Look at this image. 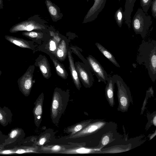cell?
Instances as JSON below:
<instances>
[{"label":"cell","instance_id":"16","mask_svg":"<svg viewBox=\"0 0 156 156\" xmlns=\"http://www.w3.org/2000/svg\"><path fill=\"white\" fill-rule=\"evenodd\" d=\"M136 0H126L124 9V21L129 28L131 27V15Z\"/></svg>","mask_w":156,"mask_h":156},{"label":"cell","instance_id":"22","mask_svg":"<svg viewBox=\"0 0 156 156\" xmlns=\"http://www.w3.org/2000/svg\"><path fill=\"white\" fill-rule=\"evenodd\" d=\"M95 44L99 51L110 62L116 66L120 67L119 65L116 61L115 57L110 51L99 43L97 42Z\"/></svg>","mask_w":156,"mask_h":156},{"label":"cell","instance_id":"36","mask_svg":"<svg viewBox=\"0 0 156 156\" xmlns=\"http://www.w3.org/2000/svg\"><path fill=\"white\" fill-rule=\"evenodd\" d=\"M156 130H155L154 133L153 134L151 135L149 137L150 140L152 138H153L154 136H155L156 135Z\"/></svg>","mask_w":156,"mask_h":156},{"label":"cell","instance_id":"5","mask_svg":"<svg viewBox=\"0 0 156 156\" xmlns=\"http://www.w3.org/2000/svg\"><path fill=\"white\" fill-rule=\"evenodd\" d=\"M35 68L34 65L30 66L25 73L17 81L19 90L26 97L30 94L34 82L33 77Z\"/></svg>","mask_w":156,"mask_h":156},{"label":"cell","instance_id":"33","mask_svg":"<svg viewBox=\"0 0 156 156\" xmlns=\"http://www.w3.org/2000/svg\"><path fill=\"white\" fill-rule=\"evenodd\" d=\"M7 136L3 135L2 132L0 130V140L2 141V140L4 142L5 140L7 138Z\"/></svg>","mask_w":156,"mask_h":156},{"label":"cell","instance_id":"27","mask_svg":"<svg viewBox=\"0 0 156 156\" xmlns=\"http://www.w3.org/2000/svg\"><path fill=\"white\" fill-rule=\"evenodd\" d=\"M152 1V0H140L141 6L145 13L147 12L151 6Z\"/></svg>","mask_w":156,"mask_h":156},{"label":"cell","instance_id":"4","mask_svg":"<svg viewBox=\"0 0 156 156\" xmlns=\"http://www.w3.org/2000/svg\"><path fill=\"white\" fill-rule=\"evenodd\" d=\"M132 24L136 34H140L144 38L151 25L152 21L150 16H147L140 8H138L133 18Z\"/></svg>","mask_w":156,"mask_h":156},{"label":"cell","instance_id":"12","mask_svg":"<svg viewBox=\"0 0 156 156\" xmlns=\"http://www.w3.org/2000/svg\"><path fill=\"white\" fill-rule=\"evenodd\" d=\"M67 56L69 63V68L71 76L76 88L80 90L81 85L78 73L75 68L73 59L72 55L71 50L68 49Z\"/></svg>","mask_w":156,"mask_h":156},{"label":"cell","instance_id":"21","mask_svg":"<svg viewBox=\"0 0 156 156\" xmlns=\"http://www.w3.org/2000/svg\"><path fill=\"white\" fill-rule=\"evenodd\" d=\"M68 49L66 41L62 39L58 44L55 53L56 57L61 61L64 60L67 55Z\"/></svg>","mask_w":156,"mask_h":156},{"label":"cell","instance_id":"8","mask_svg":"<svg viewBox=\"0 0 156 156\" xmlns=\"http://www.w3.org/2000/svg\"><path fill=\"white\" fill-rule=\"evenodd\" d=\"M105 124V122L103 121H91L80 131L74 134L70 135L69 138H76L90 135L102 128Z\"/></svg>","mask_w":156,"mask_h":156},{"label":"cell","instance_id":"24","mask_svg":"<svg viewBox=\"0 0 156 156\" xmlns=\"http://www.w3.org/2000/svg\"><path fill=\"white\" fill-rule=\"evenodd\" d=\"M114 18L116 23L119 27H121L124 19V12L121 7L115 12Z\"/></svg>","mask_w":156,"mask_h":156},{"label":"cell","instance_id":"9","mask_svg":"<svg viewBox=\"0 0 156 156\" xmlns=\"http://www.w3.org/2000/svg\"><path fill=\"white\" fill-rule=\"evenodd\" d=\"M35 65L39 67L44 78L48 79L51 76L50 67L45 56L40 55L36 59Z\"/></svg>","mask_w":156,"mask_h":156},{"label":"cell","instance_id":"2","mask_svg":"<svg viewBox=\"0 0 156 156\" xmlns=\"http://www.w3.org/2000/svg\"><path fill=\"white\" fill-rule=\"evenodd\" d=\"M69 91L61 89H55L51 109V117L52 122L57 124L63 113L64 112L69 100Z\"/></svg>","mask_w":156,"mask_h":156},{"label":"cell","instance_id":"10","mask_svg":"<svg viewBox=\"0 0 156 156\" xmlns=\"http://www.w3.org/2000/svg\"><path fill=\"white\" fill-rule=\"evenodd\" d=\"M25 136V133L22 129L18 128L13 129L9 134L3 146L18 143L22 140Z\"/></svg>","mask_w":156,"mask_h":156},{"label":"cell","instance_id":"13","mask_svg":"<svg viewBox=\"0 0 156 156\" xmlns=\"http://www.w3.org/2000/svg\"><path fill=\"white\" fill-rule=\"evenodd\" d=\"M105 88V95L109 105L111 107L115 105L114 96L115 81L112 77L108 76Z\"/></svg>","mask_w":156,"mask_h":156},{"label":"cell","instance_id":"37","mask_svg":"<svg viewBox=\"0 0 156 156\" xmlns=\"http://www.w3.org/2000/svg\"><path fill=\"white\" fill-rule=\"evenodd\" d=\"M2 73V71L0 70V76L1 75Z\"/></svg>","mask_w":156,"mask_h":156},{"label":"cell","instance_id":"7","mask_svg":"<svg viewBox=\"0 0 156 156\" xmlns=\"http://www.w3.org/2000/svg\"><path fill=\"white\" fill-rule=\"evenodd\" d=\"M89 67L99 81L106 83L108 78L107 73L99 62L94 57L89 55L87 57Z\"/></svg>","mask_w":156,"mask_h":156},{"label":"cell","instance_id":"34","mask_svg":"<svg viewBox=\"0 0 156 156\" xmlns=\"http://www.w3.org/2000/svg\"><path fill=\"white\" fill-rule=\"evenodd\" d=\"M152 122L153 125L155 126H156V116L155 114L154 115L152 119Z\"/></svg>","mask_w":156,"mask_h":156},{"label":"cell","instance_id":"18","mask_svg":"<svg viewBox=\"0 0 156 156\" xmlns=\"http://www.w3.org/2000/svg\"><path fill=\"white\" fill-rule=\"evenodd\" d=\"M12 114L10 110L4 106L3 108L0 107V123L5 126L10 124L12 120Z\"/></svg>","mask_w":156,"mask_h":156},{"label":"cell","instance_id":"28","mask_svg":"<svg viewBox=\"0 0 156 156\" xmlns=\"http://www.w3.org/2000/svg\"><path fill=\"white\" fill-rule=\"evenodd\" d=\"M48 134H44L36 142V144L42 146L48 141L49 137Z\"/></svg>","mask_w":156,"mask_h":156},{"label":"cell","instance_id":"17","mask_svg":"<svg viewBox=\"0 0 156 156\" xmlns=\"http://www.w3.org/2000/svg\"><path fill=\"white\" fill-rule=\"evenodd\" d=\"M99 148H89L78 147L71 149H66L59 153L63 154H87L97 153L100 151Z\"/></svg>","mask_w":156,"mask_h":156},{"label":"cell","instance_id":"6","mask_svg":"<svg viewBox=\"0 0 156 156\" xmlns=\"http://www.w3.org/2000/svg\"><path fill=\"white\" fill-rule=\"evenodd\" d=\"M78 75L83 86L90 88L93 83L94 79L90 67L87 65L79 61L74 63Z\"/></svg>","mask_w":156,"mask_h":156},{"label":"cell","instance_id":"19","mask_svg":"<svg viewBox=\"0 0 156 156\" xmlns=\"http://www.w3.org/2000/svg\"><path fill=\"white\" fill-rule=\"evenodd\" d=\"M92 121V119H88L76 123L65 129L64 131L70 135L74 134L82 130Z\"/></svg>","mask_w":156,"mask_h":156},{"label":"cell","instance_id":"32","mask_svg":"<svg viewBox=\"0 0 156 156\" xmlns=\"http://www.w3.org/2000/svg\"><path fill=\"white\" fill-rule=\"evenodd\" d=\"M70 49L72 50L79 57H81L80 56V55L79 51H78V50L75 47H71L70 48ZM81 59H82V58L81 57Z\"/></svg>","mask_w":156,"mask_h":156},{"label":"cell","instance_id":"11","mask_svg":"<svg viewBox=\"0 0 156 156\" xmlns=\"http://www.w3.org/2000/svg\"><path fill=\"white\" fill-rule=\"evenodd\" d=\"M44 99V94L42 93L39 96L34 103L35 106L33 109V113L34 123L37 127L39 126L41 122Z\"/></svg>","mask_w":156,"mask_h":156},{"label":"cell","instance_id":"15","mask_svg":"<svg viewBox=\"0 0 156 156\" xmlns=\"http://www.w3.org/2000/svg\"><path fill=\"white\" fill-rule=\"evenodd\" d=\"M106 1V0H94V4L88 13V18L89 20H94L97 18L104 9Z\"/></svg>","mask_w":156,"mask_h":156},{"label":"cell","instance_id":"26","mask_svg":"<svg viewBox=\"0 0 156 156\" xmlns=\"http://www.w3.org/2000/svg\"><path fill=\"white\" fill-rule=\"evenodd\" d=\"M59 43L54 38L50 40L49 43L48 47L50 51L53 54L55 55Z\"/></svg>","mask_w":156,"mask_h":156},{"label":"cell","instance_id":"25","mask_svg":"<svg viewBox=\"0 0 156 156\" xmlns=\"http://www.w3.org/2000/svg\"><path fill=\"white\" fill-rule=\"evenodd\" d=\"M23 36L32 40H37L42 37V35L35 32H23L22 33Z\"/></svg>","mask_w":156,"mask_h":156},{"label":"cell","instance_id":"31","mask_svg":"<svg viewBox=\"0 0 156 156\" xmlns=\"http://www.w3.org/2000/svg\"><path fill=\"white\" fill-rule=\"evenodd\" d=\"M49 11L51 14L53 15H55L56 14V10L53 6H50L49 8Z\"/></svg>","mask_w":156,"mask_h":156},{"label":"cell","instance_id":"40","mask_svg":"<svg viewBox=\"0 0 156 156\" xmlns=\"http://www.w3.org/2000/svg\"></svg>","mask_w":156,"mask_h":156},{"label":"cell","instance_id":"38","mask_svg":"<svg viewBox=\"0 0 156 156\" xmlns=\"http://www.w3.org/2000/svg\"><path fill=\"white\" fill-rule=\"evenodd\" d=\"M121 0H119V2Z\"/></svg>","mask_w":156,"mask_h":156},{"label":"cell","instance_id":"39","mask_svg":"<svg viewBox=\"0 0 156 156\" xmlns=\"http://www.w3.org/2000/svg\"><path fill=\"white\" fill-rule=\"evenodd\" d=\"M7 0V1H10L11 0Z\"/></svg>","mask_w":156,"mask_h":156},{"label":"cell","instance_id":"14","mask_svg":"<svg viewBox=\"0 0 156 156\" xmlns=\"http://www.w3.org/2000/svg\"><path fill=\"white\" fill-rule=\"evenodd\" d=\"M5 38L10 42L21 48L34 49V45L31 41L10 35H5Z\"/></svg>","mask_w":156,"mask_h":156},{"label":"cell","instance_id":"29","mask_svg":"<svg viewBox=\"0 0 156 156\" xmlns=\"http://www.w3.org/2000/svg\"><path fill=\"white\" fill-rule=\"evenodd\" d=\"M110 141V137L108 135L104 136L102 138L101 142L103 146L107 145Z\"/></svg>","mask_w":156,"mask_h":156},{"label":"cell","instance_id":"3","mask_svg":"<svg viewBox=\"0 0 156 156\" xmlns=\"http://www.w3.org/2000/svg\"><path fill=\"white\" fill-rule=\"evenodd\" d=\"M117 88V95L119 106L118 111L122 112L127 111L132 98L129 88L123 81L121 77L117 74L112 76Z\"/></svg>","mask_w":156,"mask_h":156},{"label":"cell","instance_id":"35","mask_svg":"<svg viewBox=\"0 0 156 156\" xmlns=\"http://www.w3.org/2000/svg\"><path fill=\"white\" fill-rule=\"evenodd\" d=\"M3 9V4L2 0H0V9Z\"/></svg>","mask_w":156,"mask_h":156},{"label":"cell","instance_id":"23","mask_svg":"<svg viewBox=\"0 0 156 156\" xmlns=\"http://www.w3.org/2000/svg\"><path fill=\"white\" fill-rule=\"evenodd\" d=\"M66 149L64 146L57 145L42 146L40 148L43 153H59Z\"/></svg>","mask_w":156,"mask_h":156},{"label":"cell","instance_id":"30","mask_svg":"<svg viewBox=\"0 0 156 156\" xmlns=\"http://www.w3.org/2000/svg\"><path fill=\"white\" fill-rule=\"evenodd\" d=\"M151 12L152 16L155 18H156V0H153L151 4Z\"/></svg>","mask_w":156,"mask_h":156},{"label":"cell","instance_id":"1","mask_svg":"<svg viewBox=\"0 0 156 156\" xmlns=\"http://www.w3.org/2000/svg\"><path fill=\"white\" fill-rule=\"evenodd\" d=\"M136 61L140 65H144L149 76L154 82L156 79V41L150 39L143 40L139 45Z\"/></svg>","mask_w":156,"mask_h":156},{"label":"cell","instance_id":"20","mask_svg":"<svg viewBox=\"0 0 156 156\" xmlns=\"http://www.w3.org/2000/svg\"><path fill=\"white\" fill-rule=\"evenodd\" d=\"M50 56L53 63L57 74L62 79H66L68 75L63 65L53 56L51 55Z\"/></svg>","mask_w":156,"mask_h":156}]
</instances>
